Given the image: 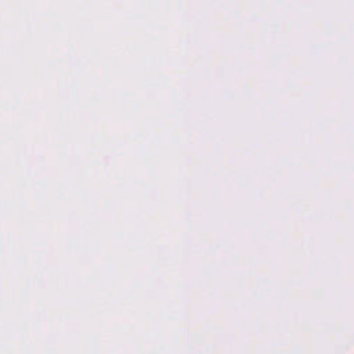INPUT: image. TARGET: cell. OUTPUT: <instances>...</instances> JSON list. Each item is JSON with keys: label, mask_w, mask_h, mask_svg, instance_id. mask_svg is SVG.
I'll return each mask as SVG.
<instances>
[]
</instances>
